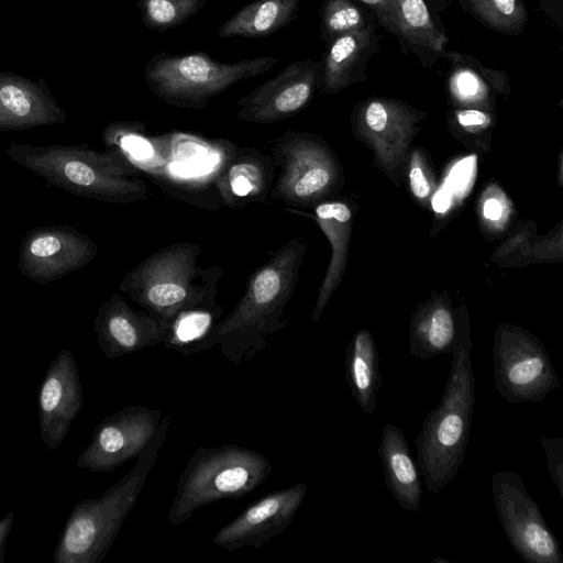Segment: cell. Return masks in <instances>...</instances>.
<instances>
[{
	"instance_id": "6da1fadb",
	"label": "cell",
	"mask_w": 563,
	"mask_h": 563,
	"mask_svg": "<svg viewBox=\"0 0 563 563\" xmlns=\"http://www.w3.org/2000/svg\"><path fill=\"white\" fill-rule=\"evenodd\" d=\"M306 243L292 238L247 278L244 294L224 318L214 323L198 352L220 346L223 357L242 364L271 347L269 338L288 327L286 307L303 262Z\"/></svg>"
},
{
	"instance_id": "7a4b0ae2",
	"label": "cell",
	"mask_w": 563,
	"mask_h": 563,
	"mask_svg": "<svg viewBox=\"0 0 563 563\" xmlns=\"http://www.w3.org/2000/svg\"><path fill=\"white\" fill-rule=\"evenodd\" d=\"M472 346L464 323L457 328L442 397L426 416L416 440V464L432 496L440 494L457 475L466 454L476 402Z\"/></svg>"
},
{
	"instance_id": "3957f363",
	"label": "cell",
	"mask_w": 563,
	"mask_h": 563,
	"mask_svg": "<svg viewBox=\"0 0 563 563\" xmlns=\"http://www.w3.org/2000/svg\"><path fill=\"white\" fill-rule=\"evenodd\" d=\"M5 154L15 164L73 195L110 203L144 200L150 190L140 170L119 153L86 144L31 145L10 142Z\"/></svg>"
},
{
	"instance_id": "277c9868",
	"label": "cell",
	"mask_w": 563,
	"mask_h": 563,
	"mask_svg": "<svg viewBox=\"0 0 563 563\" xmlns=\"http://www.w3.org/2000/svg\"><path fill=\"white\" fill-rule=\"evenodd\" d=\"M203 249L180 242L165 246L132 268L119 284L135 303L164 327L178 314L217 307L218 286L224 272L201 267Z\"/></svg>"
},
{
	"instance_id": "5b68a950",
	"label": "cell",
	"mask_w": 563,
	"mask_h": 563,
	"mask_svg": "<svg viewBox=\"0 0 563 563\" xmlns=\"http://www.w3.org/2000/svg\"><path fill=\"white\" fill-rule=\"evenodd\" d=\"M170 416L166 415L134 466L101 496L76 503L53 552L54 563H101L132 511L162 450Z\"/></svg>"
},
{
	"instance_id": "8992f818",
	"label": "cell",
	"mask_w": 563,
	"mask_h": 563,
	"mask_svg": "<svg viewBox=\"0 0 563 563\" xmlns=\"http://www.w3.org/2000/svg\"><path fill=\"white\" fill-rule=\"evenodd\" d=\"M272 471L269 459L257 451L236 444L199 446L179 476L167 519L179 526L203 506L242 498L261 486Z\"/></svg>"
},
{
	"instance_id": "52a82bcc",
	"label": "cell",
	"mask_w": 563,
	"mask_h": 563,
	"mask_svg": "<svg viewBox=\"0 0 563 563\" xmlns=\"http://www.w3.org/2000/svg\"><path fill=\"white\" fill-rule=\"evenodd\" d=\"M278 63L258 56L221 63L202 52L187 55H154L144 68L151 92L166 103L183 109H203L209 100L236 82L265 74Z\"/></svg>"
},
{
	"instance_id": "ba28073f",
	"label": "cell",
	"mask_w": 563,
	"mask_h": 563,
	"mask_svg": "<svg viewBox=\"0 0 563 563\" xmlns=\"http://www.w3.org/2000/svg\"><path fill=\"white\" fill-rule=\"evenodd\" d=\"M493 366L495 387L510 405L541 402L561 387L545 346L515 325L501 324L496 330Z\"/></svg>"
},
{
	"instance_id": "9c48e42d",
	"label": "cell",
	"mask_w": 563,
	"mask_h": 563,
	"mask_svg": "<svg viewBox=\"0 0 563 563\" xmlns=\"http://www.w3.org/2000/svg\"><path fill=\"white\" fill-rule=\"evenodd\" d=\"M275 178L269 195L289 208L314 206L336 177L329 151L313 135L287 130L273 141Z\"/></svg>"
},
{
	"instance_id": "30bf717a",
	"label": "cell",
	"mask_w": 563,
	"mask_h": 563,
	"mask_svg": "<svg viewBox=\"0 0 563 563\" xmlns=\"http://www.w3.org/2000/svg\"><path fill=\"white\" fill-rule=\"evenodd\" d=\"M492 493L501 528L526 563H563L560 544L519 474L494 473Z\"/></svg>"
},
{
	"instance_id": "8fae6325",
	"label": "cell",
	"mask_w": 563,
	"mask_h": 563,
	"mask_svg": "<svg viewBox=\"0 0 563 563\" xmlns=\"http://www.w3.org/2000/svg\"><path fill=\"white\" fill-rule=\"evenodd\" d=\"M163 417L161 410L141 405L125 406L106 417L93 429L76 466L107 473L137 457L155 435Z\"/></svg>"
},
{
	"instance_id": "7c38bea8",
	"label": "cell",
	"mask_w": 563,
	"mask_h": 563,
	"mask_svg": "<svg viewBox=\"0 0 563 563\" xmlns=\"http://www.w3.org/2000/svg\"><path fill=\"white\" fill-rule=\"evenodd\" d=\"M98 252L97 244L74 227L38 225L21 239L18 268L30 280L46 285L85 267Z\"/></svg>"
},
{
	"instance_id": "4fadbf2b",
	"label": "cell",
	"mask_w": 563,
	"mask_h": 563,
	"mask_svg": "<svg viewBox=\"0 0 563 563\" xmlns=\"http://www.w3.org/2000/svg\"><path fill=\"white\" fill-rule=\"evenodd\" d=\"M320 85V63L294 60L236 102V115L247 123L269 124L302 110Z\"/></svg>"
},
{
	"instance_id": "5bb4252c",
	"label": "cell",
	"mask_w": 563,
	"mask_h": 563,
	"mask_svg": "<svg viewBox=\"0 0 563 563\" xmlns=\"http://www.w3.org/2000/svg\"><path fill=\"white\" fill-rule=\"evenodd\" d=\"M306 494L302 482L263 496L220 528L212 543L230 552L244 547L260 549L288 528Z\"/></svg>"
},
{
	"instance_id": "9a60e30c",
	"label": "cell",
	"mask_w": 563,
	"mask_h": 563,
	"mask_svg": "<svg viewBox=\"0 0 563 563\" xmlns=\"http://www.w3.org/2000/svg\"><path fill=\"white\" fill-rule=\"evenodd\" d=\"M84 405L79 367L68 349L51 362L38 390L40 437L51 451L67 437Z\"/></svg>"
},
{
	"instance_id": "2e32d148",
	"label": "cell",
	"mask_w": 563,
	"mask_h": 563,
	"mask_svg": "<svg viewBox=\"0 0 563 563\" xmlns=\"http://www.w3.org/2000/svg\"><path fill=\"white\" fill-rule=\"evenodd\" d=\"M97 344L113 360L163 343L164 329L145 310L133 309L120 294H113L98 309L93 320Z\"/></svg>"
},
{
	"instance_id": "e0dca14e",
	"label": "cell",
	"mask_w": 563,
	"mask_h": 563,
	"mask_svg": "<svg viewBox=\"0 0 563 563\" xmlns=\"http://www.w3.org/2000/svg\"><path fill=\"white\" fill-rule=\"evenodd\" d=\"M66 111L43 82L0 73V131H23L64 123Z\"/></svg>"
},
{
	"instance_id": "ac0fdd59",
	"label": "cell",
	"mask_w": 563,
	"mask_h": 563,
	"mask_svg": "<svg viewBox=\"0 0 563 563\" xmlns=\"http://www.w3.org/2000/svg\"><path fill=\"white\" fill-rule=\"evenodd\" d=\"M275 178L269 154L250 147H235L220 165L214 185L221 202L228 208H241L252 202H266Z\"/></svg>"
},
{
	"instance_id": "d6986e66",
	"label": "cell",
	"mask_w": 563,
	"mask_h": 563,
	"mask_svg": "<svg viewBox=\"0 0 563 563\" xmlns=\"http://www.w3.org/2000/svg\"><path fill=\"white\" fill-rule=\"evenodd\" d=\"M377 24L345 33L331 43L320 63V86L324 92L335 93L364 80L367 64L378 51L380 36Z\"/></svg>"
},
{
	"instance_id": "ffe728a7",
	"label": "cell",
	"mask_w": 563,
	"mask_h": 563,
	"mask_svg": "<svg viewBox=\"0 0 563 563\" xmlns=\"http://www.w3.org/2000/svg\"><path fill=\"white\" fill-rule=\"evenodd\" d=\"M377 452L387 489L404 510L418 511L422 499L421 474L402 430L385 423Z\"/></svg>"
},
{
	"instance_id": "44dd1931",
	"label": "cell",
	"mask_w": 563,
	"mask_h": 563,
	"mask_svg": "<svg viewBox=\"0 0 563 563\" xmlns=\"http://www.w3.org/2000/svg\"><path fill=\"white\" fill-rule=\"evenodd\" d=\"M345 379L360 409L371 416L377 409V391L383 383L379 355L365 329L357 331L346 349Z\"/></svg>"
},
{
	"instance_id": "7402d4cb",
	"label": "cell",
	"mask_w": 563,
	"mask_h": 563,
	"mask_svg": "<svg viewBox=\"0 0 563 563\" xmlns=\"http://www.w3.org/2000/svg\"><path fill=\"white\" fill-rule=\"evenodd\" d=\"M404 47L411 51L420 62L432 65L445 51L449 38L443 24L431 12L426 0H397Z\"/></svg>"
},
{
	"instance_id": "603a6c76",
	"label": "cell",
	"mask_w": 563,
	"mask_h": 563,
	"mask_svg": "<svg viewBox=\"0 0 563 563\" xmlns=\"http://www.w3.org/2000/svg\"><path fill=\"white\" fill-rule=\"evenodd\" d=\"M299 0H255L240 8L218 30L220 37H266L289 24Z\"/></svg>"
},
{
	"instance_id": "cb8c5ba5",
	"label": "cell",
	"mask_w": 563,
	"mask_h": 563,
	"mask_svg": "<svg viewBox=\"0 0 563 563\" xmlns=\"http://www.w3.org/2000/svg\"><path fill=\"white\" fill-rule=\"evenodd\" d=\"M456 332L453 314L445 306H437L420 313L410 330V355L428 361L435 355L450 353Z\"/></svg>"
},
{
	"instance_id": "d4e9b609",
	"label": "cell",
	"mask_w": 563,
	"mask_h": 563,
	"mask_svg": "<svg viewBox=\"0 0 563 563\" xmlns=\"http://www.w3.org/2000/svg\"><path fill=\"white\" fill-rule=\"evenodd\" d=\"M313 217L323 232L328 235L332 244V257L328 274L320 287L318 300L312 313V321L317 322L323 309L335 288L338 276L341 271L342 252V232L344 225L350 222L352 212L350 208L341 201H320L313 206Z\"/></svg>"
},
{
	"instance_id": "484cf974",
	"label": "cell",
	"mask_w": 563,
	"mask_h": 563,
	"mask_svg": "<svg viewBox=\"0 0 563 563\" xmlns=\"http://www.w3.org/2000/svg\"><path fill=\"white\" fill-rule=\"evenodd\" d=\"M222 314V306L183 312L164 327L163 343L183 355L199 353L200 343Z\"/></svg>"
},
{
	"instance_id": "4316f807",
	"label": "cell",
	"mask_w": 563,
	"mask_h": 563,
	"mask_svg": "<svg viewBox=\"0 0 563 563\" xmlns=\"http://www.w3.org/2000/svg\"><path fill=\"white\" fill-rule=\"evenodd\" d=\"M464 11L484 26L506 35H519L528 21L522 0H457Z\"/></svg>"
},
{
	"instance_id": "83f0119b",
	"label": "cell",
	"mask_w": 563,
	"mask_h": 563,
	"mask_svg": "<svg viewBox=\"0 0 563 563\" xmlns=\"http://www.w3.org/2000/svg\"><path fill=\"white\" fill-rule=\"evenodd\" d=\"M320 18L321 37L327 45L345 33L376 23L374 16L353 0H323Z\"/></svg>"
},
{
	"instance_id": "f1b7e54d",
	"label": "cell",
	"mask_w": 563,
	"mask_h": 563,
	"mask_svg": "<svg viewBox=\"0 0 563 563\" xmlns=\"http://www.w3.org/2000/svg\"><path fill=\"white\" fill-rule=\"evenodd\" d=\"M207 0H139L143 24L164 32L186 22L198 13Z\"/></svg>"
},
{
	"instance_id": "f546056e",
	"label": "cell",
	"mask_w": 563,
	"mask_h": 563,
	"mask_svg": "<svg viewBox=\"0 0 563 563\" xmlns=\"http://www.w3.org/2000/svg\"><path fill=\"white\" fill-rule=\"evenodd\" d=\"M449 85L452 92L462 99H472L485 93L487 81L473 68L452 62Z\"/></svg>"
},
{
	"instance_id": "4dcf8cb0",
	"label": "cell",
	"mask_w": 563,
	"mask_h": 563,
	"mask_svg": "<svg viewBox=\"0 0 563 563\" xmlns=\"http://www.w3.org/2000/svg\"><path fill=\"white\" fill-rule=\"evenodd\" d=\"M371 11L374 19L394 35L402 49L404 40L401 31L400 14L397 0H358Z\"/></svg>"
},
{
	"instance_id": "1f68e13d",
	"label": "cell",
	"mask_w": 563,
	"mask_h": 563,
	"mask_svg": "<svg viewBox=\"0 0 563 563\" xmlns=\"http://www.w3.org/2000/svg\"><path fill=\"white\" fill-rule=\"evenodd\" d=\"M402 111L400 106L383 99H374L366 103L363 110V120L374 133L385 131L390 121Z\"/></svg>"
},
{
	"instance_id": "d6a6232c",
	"label": "cell",
	"mask_w": 563,
	"mask_h": 563,
	"mask_svg": "<svg viewBox=\"0 0 563 563\" xmlns=\"http://www.w3.org/2000/svg\"><path fill=\"white\" fill-rule=\"evenodd\" d=\"M545 453L548 471L552 482L563 499V438H541Z\"/></svg>"
},
{
	"instance_id": "836d02e7",
	"label": "cell",
	"mask_w": 563,
	"mask_h": 563,
	"mask_svg": "<svg viewBox=\"0 0 563 563\" xmlns=\"http://www.w3.org/2000/svg\"><path fill=\"white\" fill-rule=\"evenodd\" d=\"M441 57L448 58L451 62L462 63L471 68H473L477 74H479L489 85L495 87L496 89L503 91L504 89H508V80L506 74L500 70L490 69L484 66L478 59L473 57L472 55L462 54L457 52L444 51L441 54Z\"/></svg>"
},
{
	"instance_id": "e575fe53",
	"label": "cell",
	"mask_w": 563,
	"mask_h": 563,
	"mask_svg": "<svg viewBox=\"0 0 563 563\" xmlns=\"http://www.w3.org/2000/svg\"><path fill=\"white\" fill-rule=\"evenodd\" d=\"M409 179L411 191L417 198L423 199L429 196L431 187L427 177L423 174V170L420 167H411Z\"/></svg>"
},
{
	"instance_id": "d590c367",
	"label": "cell",
	"mask_w": 563,
	"mask_h": 563,
	"mask_svg": "<svg viewBox=\"0 0 563 563\" xmlns=\"http://www.w3.org/2000/svg\"><path fill=\"white\" fill-rule=\"evenodd\" d=\"M456 120L465 128L482 126L489 121L486 112L478 109H464L456 112Z\"/></svg>"
},
{
	"instance_id": "8d00e7d4",
	"label": "cell",
	"mask_w": 563,
	"mask_h": 563,
	"mask_svg": "<svg viewBox=\"0 0 563 563\" xmlns=\"http://www.w3.org/2000/svg\"><path fill=\"white\" fill-rule=\"evenodd\" d=\"M14 522V514L12 511L5 514L0 519V563H3L7 541L9 539Z\"/></svg>"
},
{
	"instance_id": "74e56055",
	"label": "cell",
	"mask_w": 563,
	"mask_h": 563,
	"mask_svg": "<svg viewBox=\"0 0 563 563\" xmlns=\"http://www.w3.org/2000/svg\"><path fill=\"white\" fill-rule=\"evenodd\" d=\"M483 212L487 219L498 220L503 213L501 203L498 200L490 198L485 201Z\"/></svg>"
},
{
	"instance_id": "f35d334b",
	"label": "cell",
	"mask_w": 563,
	"mask_h": 563,
	"mask_svg": "<svg viewBox=\"0 0 563 563\" xmlns=\"http://www.w3.org/2000/svg\"><path fill=\"white\" fill-rule=\"evenodd\" d=\"M432 3L437 8V10L443 11L449 4V0H432Z\"/></svg>"
},
{
	"instance_id": "ab89813d",
	"label": "cell",
	"mask_w": 563,
	"mask_h": 563,
	"mask_svg": "<svg viewBox=\"0 0 563 563\" xmlns=\"http://www.w3.org/2000/svg\"><path fill=\"white\" fill-rule=\"evenodd\" d=\"M435 561H439V562L444 561V562H446V563L449 562L448 560H443L442 558H435V559H433V560H432V562H433V563H434Z\"/></svg>"
}]
</instances>
